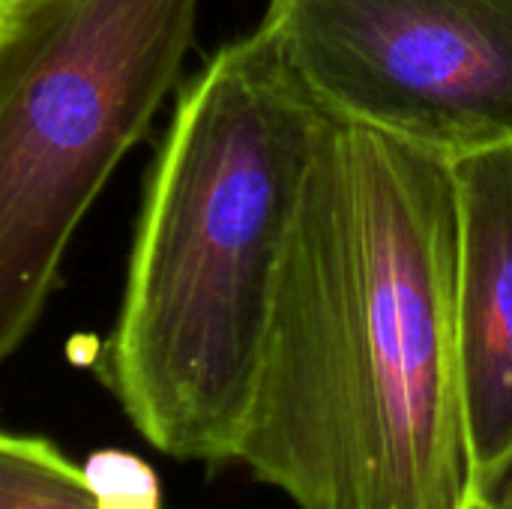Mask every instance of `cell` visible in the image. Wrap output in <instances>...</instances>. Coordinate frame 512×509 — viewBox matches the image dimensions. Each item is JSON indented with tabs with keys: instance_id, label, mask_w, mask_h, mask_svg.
<instances>
[{
	"instance_id": "6da1fadb",
	"label": "cell",
	"mask_w": 512,
	"mask_h": 509,
	"mask_svg": "<svg viewBox=\"0 0 512 509\" xmlns=\"http://www.w3.org/2000/svg\"><path fill=\"white\" fill-rule=\"evenodd\" d=\"M453 162L327 114L234 465L297 509H462Z\"/></svg>"
},
{
	"instance_id": "7a4b0ae2",
	"label": "cell",
	"mask_w": 512,
	"mask_h": 509,
	"mask_svg": "<svg viewBox=\"0 0 512 509\" xmlns=\"http://www.w3.org/2000/svg\"><path fill=\"white\" fill-rule=\"evenodd\" d=\"M327 111L255 27L180 90L96 372L135 432L234 465L279 264Z\"/></svg>"
},
{
	"instance_id": "3957f363",
	"label": "cell",
	"mask_w": 512,
	"mask_h": 509,
	"mask_svg": "<svg viewBox=\"0 0 512 509\" xmlns=\"http://www.w3.org/2000/svg\"><path fill=\"white\" fill-rule=\"evenodd\" d=\"M198 0H15L0 21V363L141 141L195 39Z\"/></svg>"
},
{
	"instance_id": "277c9868",
	"label": "cell",
	"mask_w": 512,
	"mask_h": 509,
	"mask_svg": "<svg viewBox=\"0 0 512 509\" xmlns=\"http://www.w3.org/2000/svg\"><path fill=\"white\" fill-rule=\"evenodd\" d=\"M258 27L330 117L450 162L512 144V0H267Z\"/></svg>"
},
{
	"instance_id": "5b68a950",
	"label": "cell",
	"mask_w": 512,
	"mask_h": 509,
	"mask_svg": "<svg viewBox=\"0 0 512 509\" xmlns=\"http://www.w3.org/2000/svg\"><path fill=\"white\" fill-rule=\"evenodd\" d=\"M456 354L474 471L512 447V144L453 162Z\"/></svg>"
},
{
	"instance_id": "8992f818",
	"label": "cell",
	"mask_w": 512,
	"mask_h": 509,
	"mask_svg": "<svg viewBox=\"0 0 512 509\" xmlns=\"http://www.w3.org/2000/svg\"><path fill=\"white\" fill-rule=\"evenodd\" d=\"M0 509H159L150 468L99 453L84 468L51 441L0 432Z\"/></svg>"
},
{
	"instance_id": "52a82bcc",
	"label": "cell",
	"mask_w": 512,
	"mask_h": 509,
	"mask_svg": "<svg viewBox=\"0 0 512 509\" xmlns=\"http://www.w3.org/2000/svg\"><path fill=\"white\" fill-rule=\"evenodd\" d=\"M474 498L486 501L492 509H512V447L474 477Z\"/></svg>"
},
{
	"instance_id": "ba28073f",
	"label": "cell",
	"mask_w": 512,
	"mask_h": 509,
	"mask_svg": "<svg viewBox=\"0 0 512 509\" xmlns=\"http://www.w3.org/2000/svg\"><path fill=\"white\" fill-rule=\"evenodd\" d=\"M462 509H492V507H489L486 501H480V498H474V495H471V498H468V504H465Z\"/></svg>"
},
{
	"instance_id": "9c48e42d",
	"label": "cell",
	"mask_w": 512,
	"mask_h": 509,
	"mask_svg": "<svg viewBox=\"0 0 512 509\" xmlns=\"http://www.w3.org/2000/svg\"><path fill=\"white\" fill-rule=\"evenodd\" d=\"M12 3H15V0H0V21H3V15L12 9Z\"/></svg>"
}]
</instances>
